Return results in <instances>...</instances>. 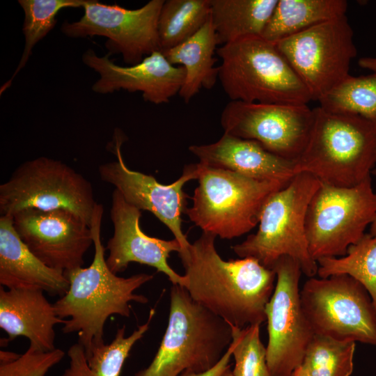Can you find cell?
Returning a JSON list of instances; mask_svg holds the SVG:
<instances>
[{
  "instance_id": "cell-1",
  "label": "cell",
  "mask_w": 376,
  "mask_h": 376,
  "mask_svg": "<svg viewBox=\"0 0 376 376\" xmlns=\"http://www.w3.org/2000/svg\"><path fill=\"white\" fill-rule=\"evenodd\" d=\"M217 236L203 232L181 260L186 288L191 298L227 322L242 328L266 321L265 307L275 288L274 269L253 258L224 260Z\"/></svg>"
},
{
  "instance_id": "cell-2",
  "label": "cell",
  "mask_w": 376,
  "mask_h": 376,
  "mask_svg": "<svg viewBox=\"0 0 376 376\" xmlns=\"http://www.w3.org/2000/svg\"><path fill=\"white\" fill-rule=\"evenodd\" d=\"M103 212L102 205L97 203L90 225L95 249L91 264L64 272L69 288L53 304L59 318H69L65 319L63 332H78V342L86 352L105 344L104 324L111 315L128 318L130 302L148 303L146 296L135 291L154 278L146 273L121 277L109 269L100 236Z\"/></svg>"
},
{
  "instance_id": "cell-3",
  "label": "cell",
  "mask_w": 376,
  "mask_h": 376,
  "mask_svg": "<svg viewBox=\"0 0 376 376\" xmlns=\"http://www.w3.org/2000/svg\"><path fill=\"white\" fill-rule=\"evenodd\" d=\"M306 146L294 162L295 174L308 173L321 183L352 187L370 177L376 163V128L354 114L313 108Z\"/></svg>"
},
{
  "instance_id": "cell-4",
  "label": "cell",
  "mask_w": 376,
  "mask_h": 376,
  "mask_svg": "<svg viewBox=\"0 0 376 376\" xmlns=\"http://www.w3.org/2000/svg\"><path fill=\"white\" fill-rule=\"evenodd\" d=\"M232 342L231 326L173 285L168 324L150 364L134 376H180L212 368Z\"/></svg>"
},
{
  "instance_id": "cell-5",
  "label": "cell",
  "mask_w": 376,
  "mask_h": 376,
  "mask_svg": "<svg viewBox=\"0 0 376 376\" xmlns=\"http://www.w3.org/2000/svg\"><path fill=\"white\" fill-rule=\"evenodd\" d=\"M219 80L230 101L307 104L310 94L275 43L262 37L217 48Z\"/></svg>"
},
{
  "instance_id": "cell-6",
  "label": "cell",
  "mask_w": 376,
  "mask_h": 376,
  "mask_svg": "<svg viewBox=\"0 0 376 376\" xmlns=\"http://www.w3.org/2000/svg\"><path fill=\"white\" fill-rule=\"evenodd\" d=\"M320 184L308 173L296 174L266 201L256 233L233 246V251L241 258H255L272 269L281 257L289 256L297 261L302 274L308 278L317 275L318 263L311 257L308 246L306 216Z\"/></svg>"
},
{
  "instance_id": "cell-7",
  "label": "cell",
  "mask_w": 376,
  "mask_h": 376,
  "mask_svg": "<svg viewBox=\"0 0 376 376\" xmlns=\"http://www.w3.org/2000/svg\"><path fill=\"white\" fill-rule=\"evenodd\" d=\"M198 165V185L192 205L185 213L203 232L222 239L238 237L254 228L268 198L288 184Z\"/></svg>"
},
{
  "instance_id": "cell-8",
  "label": "cell",
  "mask_w": 376,
  "mask_h": 376,
  "mask_svg": "<svg viewBox=\"0 0 376 376\" xmlns=\"http://www.w3.org/2000/svg\"><path fill=\"white\" fill-rule=\"evenodd\" d=\"M86 178L63 162L40 157L24 162L0 185V214L27 208L71 211L91 225L95 205Z\"/></svg>"
},
{
  "instance_id": "cell-9",
  "label": "cell",
  "mask_w": 376,
  "mask_h": 376,
  "mask_svg": "<svg viewBox=\"0 0 376 376\" xmlns=\"http://www.w3.org/2000/svg\"><path fill=\"white\" fill-rule=\"evenodd\" d=\"M376 219V192L371 177L352 187L321 183L306 216V235L311 257H342L366 234Z\"/></svg>"
},
{
  "instance_id": "cell-10",
  "label": "cell",
  "mask_w": 376,
  "mask_h": 376,
  "mask_svg": "<svg viewBox=\"0 0 376 376\" xmlns=\"http://www.w3.org/2000/svg\"><path fill=\"white\" fill-rule=\"evenodd\" d=\"M300 301L315 334L376 346V308L368 290L352 276L308 278Z\"/></svg>"
},
{
  "instance_id": "cell-11",
  "label": "cell",
  "mask_w": 376,
  "mask_h": 376,
  "mask_svg": "<svg viewBox=\"0 0 376 376\" xmlns=\"http://www.w3.org/2000/svg\"><path fill=\"white\" fill-rule=\"evenodd\" d=\"M345 15L315 25L275 43L308 90L319 101L349 75L357 54Z\"/></svg>"
},
{
  "instance_id": "cell-12",
  "label": "cell",
  "mask_w": 376,
  "mask_h": 376,
  "mask_svg": "<svg viewBox=\"0 0 376 376\" xmlns=\"http://www.w3.org/2000/svg\"><path fill=\"white\" fill-rule=\"evenodd\" d=\"M272 269L276 282L265 307L267 361L273 376H292L301 366L315 334L300 301L299 264L289 256H282Z\"/></svg>"
},
{
  "instance_id": "cell-13",
  "label": "cell",
  "mask_w": 376,
  "mask_h": 376,
  "mask_svg": "<svg viewBox=\"0 0 376 376\" xmlns=\"http://www.w3.org/2000/svg\"><path fill=\"white\" fill-rule=\"evenodd\" d=\"M164 0H151L136 9L88 0L84 15L74 22L63 23L61 30L70 38L95 36L107 38L109 53H119L130 65L160 51L158 20Z\"/></svg>"
},
{
  "instance_id": "cell-14",
  "label": "cell",
  "mask_w": 376,
  "mask_h": 376,
  "mask_svg": "<svg viewBox=\"0 0 376 376\" xmlns=\"http://www.w3.org/2000/svg\"><path fill=\"white\" fill-rule=\"evenodd\" d=\"M313 116L308 104L230 101L220 122L224 133L254 140L272 153L295 162L306 146Z\"/></svg>"
},
{
  "instance_id": "cell-15",
  "label": "cell",
  "mask_w": 376,
  "mask_h": 376,
  "mask_svg": "<svg viewBox=\"0 0 376 376\" xmlns=\"http://www.w3.org/2000/svg\"><path fill=\"white\" fill-rule=\"evenodd\" d=\"M113 146L117 159L98 167L101 180L113 185L130 205L153 214L173 233L180 244V259L187 257L191 243L182 229V214L185 212L188 195L185 185L197 180L198 165H186L181 176L173 183L163 185L155 177L128 168L125 163L121 146L125 139L120 131L115 132Z\"/></svg>"
},
{
  "instance_id": "cell-16",
  "label": "cell",
  "mask_w": 376,
  "mask_h": 376,
  "mask_svg": "<svg viewBox=\"0 0 376 376\" xmlns=\"http://www.w3.org/2000/svg\"><path fill=\"white\" fill-rule=\"evenodd\" d=\"M12 217L20 239L46 265L64 272L83 266L93 240L91 226L80 217L63 209L27 208Z\"/></svg>"
},
{
  "instance_id": "cell-17",
  "label": "cell",
  "mask_w": 376,
  "mask_h": 376,
  "mask_svg": "<svg viewBox=\"0 0 376 376\" xmlns=\"http://www.w3.org/2000/svg\"><path fill=\"white\" fill-rule=\"evenodd\" d=\"M141 211L128 203L115 189L110 210L113 234L106 246L109 269L117 274L125 270L130 263H138L164 274L173 285L184 287L185 276L178 274L168 263L171 252H181L180 244L175 238L165 240L147 235L141 229Z\"/></svg>"
},
{
  "instance_id": "cell-18",
  "label": "cell",
  "mask_w": 376,
  "mask_h": 376,
  "mask_svg": "<svg viewBox=\"0 0 376 376\" xmlns=\"http://www.w3.org/2000/svg\"><path fill=\"white\" fill-rule=\"evenodd\" d=\"M110 54L100 56L89 49L82 56L86 65L100 75L92 86L97 93L107 94L119 90L139 91L144 100L155 104L169 102L179 93L185 79L182 66L171 63L161 51H155L140 63L122 66L114 63Z\"/></svg>"
},
{
  "instance_id": "cell-19",
  "label": "cell",
  "mask_w": 376,
  "mask_h": 376,
  "mask_svg": "<svg viewBox=\"0 0 376 376\" xmlns=\"http://www.w3.org/2000/svg\"><path fill=\"white\" fill-rule=\"evenodd\" d=\"M188 150L201 164L229 170L258 180L289 183L295 162L277 156L258 142L224 133L215 142L191 145Z\"/></svg>"
},
{
  "instance_id": "cell-20",
  "label": "cell",
  "mask_w": 376,
  "mask_h": 376,
  "mask_svg": "<svg viewBox=\"0 0 376 376\" xmlns=\"http://www.w3.org/2000/svg\"><path fill=\"white\" fill-rule=\"evenodd\" d=\"M54 305L38 288H0V327L9 341L18 336L29 340V347L49 352L55 347L54 327L64 324Z\"/></svg>"
},
{
  "instance_id": "cell-21",
  "label": "cell",
  "mask_w": 376,
  "mask_h": 376,
  "mask_svg": "<svg viewBox=\"0 0 376 376\" xmlns=\"http://www.w3.org/2000/svg\"><path fill=\"white\" fill-rule=\"evenodd\" d=\"M0 284L8 289L38 288L63 296L69 288L64 272L49 267L20 239L13 217L0 216Z\"/></svg>"
},
{
  "instance_id": "cell-22",
  "label": "cell",
  "mask_w": 376,
  "mask_h": 376,
  "mask_svg": "<svg viewBox=\"0 0 376 376\" xmlns=\"http://www.w3.org/2000/svg\"><path fill=\"white\" fill-rule=\"evenodd\" d=\"M218 45L211 17L191 38L162 52L174 65L185 70V79L179 92L185 103L202 89H211L219 79V66L214 57Z\"/></svg>"
},
{
  "instance_id": "cell-23",
  "label": "cell",
  "mask_w": 376,
  "mask_h": 376,
  "mask_svg": "<svg viewBox=\"0 0 376 376\" xmlns=\"http://www.w3.org/2000/svg\"><path fill=\"white\" fill-rule=\"evenodd\" d=\"M155 314L150 311L147 321L125 336V326L117 329L109 344L92 347L88 352L79 342L68 350L69 366L61 376H120L123 366L132 347L145 335Z\"/></svg>"
},
{
  "instance_id": "cell-24",
  "label": "cell",
  "mask_w": 376,
  "mask_h": 376,
  "mask_svg": "<svg viewBox=\"0 0 376 376\" xmlns=\"http://www.w3.org/2000/svg\"><path fill=\"white\" fill-rule=\"evenodd\" d=\"M278 0H210L218 45L261 37Z\"/></svg>"
},
{
  "instance_id": "cell-25",
  "label": "cell",
  "mask_w": 376,
  "mask_h": 376,
  "mask_svg": "<svg viewBox=\"0 0 376 376\" xmlns=\"http://www.w3.org/2000/svg\"><path fill=\"white\" fill-rule=\"evenodd\" d=\"M345 0H278L262 38L276 43L322 22L345 15Z\"/></svg>"
},
{
  "instance_id": "cell-26",
  "label": "cell",
  "mask_w": 376,
  "mask_h": 376,
  "mask_svg": "<svg viewBox=\"0 0 376 376\" xmlns=\"http://www.w3.org/2000/svg\"><path fill=\"white\" fill-rule=\"evenodd\" d=\"M210 0H166L158 20L162 52L194 36L210 17Z\"/></svg>"
},
{
  "instance_id": "cell-27",
  "label": "cell",
  "mask_w": 376,
  "mask_h": 376,
  "mask_svg": "<svg viewBox=\"0 0 376 376\" xmlns=\"http://www.w3.org/2000/svg\"><path fill=\"white\" fill-rule=\"evenodd\" d=\"M317 263V275L320 278L347 274L361 283L376 308V236L366 233L347 249L344 256L322 258Z\"/></svg>"
},
{
  "instance_id": "cell-28",
  "label": "cell",
  "mask_w": 376,
  "mask_h": 376,
  "mask_svg": "<svg viewBox=\"0 0 376 376\" xmlns=\"http://www.w3.org/2000/svg\"><path fill=\"white\" fill-rule=\"evenodd\" d=\"M318 102L326 110L358 115L376 128V72L358 77L349 75Z\"/></svg>"
},
{
  "instance_id": "cell-29",
  "label": "cell",
  "mask_w": 376,
  "mask_h": 376,
  "mask_svg": "<svg viewBox=\"0 0 376 376\" xmlns=\"http://www.w3.org/2000/svg\"><path fill=\"white\" fill-rule=\"evenodd\" d=\"M88 0H19L24 15L22 31L25 42L18 65L12 77L1 87L2 94L8 89L17 73L25 66L33 47L54 27L56 17L65 8H79Z\"/></svg>"
},
{
  "instance_id": "cell-30",
  "label": "cell",
  "mask_w": 376,
  "mask_h": 376,
  "mask_svg": "<svg viewBox=\"0 0 376 376\" xmlns=\"http://www.w3.org/2000/svg\"><path fill=\"white\" fill-rule=\"evenodd\" d=\"M355 347L353 341L315 334L300 368L306 376H350Z\"/></svg>"
},
{
  "instance_id": "cell-31",
  "label": "cell",
  "mask_w": 376,
  "mask_h": 376,
  "mask_svg": "<svg viewBox=\"0 0 376 376\" xmlns=\"http://www.w3.org/2000/svg\"><path fill=\"white\" fill-rule=\"evenodd\" d=\"M260 324L242 328L231 326L234 376H273L267 361L266 347L260 339Z\"/></svg>"
},
{
  "instance_id": "cell-32",
  "label": "cell",
  "mask_w": 376,
  "mask_h": 376,
  "mask_svg": "<svg viewBox=\"0 0 376 376\" xmlns=\"http://www.w3.org/2000/svg\"><path fill=\"white\" fill-rule=\"evenodd\" d=\"M64 356L61 349L42 352L29 347L16 360L0 363V376H45Z\"/></svg>"
},
{
  "instance_id": "cell-33",
  "label": "cell",
  "mask_w": 376,
  "mask_h": 376,
  "mask_svg": "<svg viewBox=\"0 0 376 376\" xmlns=\"http://www.w3.org/2000/svg\"><path fill=\"white\" fill-rule=\"evenodd\" d=\"M231 357L232 348L230 345L220 361L212 368L201 373L185 371L180 376H221L222 373L230 366L229 363Z\"/></svg>"
},
{
  "instance_id": "cell-34",
  "label": "cell",
  "mask_w": 376,
  "mask_h": 376,
  "mask_svg": "<svg viewBox=\"0 0 376 376\" xmlns=\"http://www.w3.org/2000/svg\"><path fill=\"white\" fill-rule=\"evenodd\" d=\"M358 64L361 68L372 70L376 72V58L362 57L358 61Z\"/></svg>"
},
{
  "instance_id": "cell-35",
  "label": "cell",
  "mask_w": 376,
  "mask_h": 376,
  "mask_svg": "<svg viewBox=\"0 0 376 376\" xmlns=\"http://www.w3.org/2000/svg\"><path fill=\"white\" fill-rule=\"evenodd\" d=\"M20 354L15 352L1 350L0 351V363H8L16 360Z\"/></svg>"
},
{
  "instance_id": "cell-36",
  "label": "cell",
  "mask_w": 376,
  "mask_h": 376,
  "mask_svg": "<svg viewBox=\"0 0 376 376\" xmlns=\"http://www.w3.org/2000/svg\"><path fill=\"white\" fill-rule=\"evenodd\" d=\"M371 173L376 175V169H373ZM369 234L372 236H376V219L370 225Z\"/></svg>"
},
{
  "instance_id": "cell-37",
  "label": "cell",
  "mask_w": 376,
  "mask_h": 376,
  "mask_svg": "<svg viewBox=\"0 0 376 376\" xmlns=\"http://www.w3.org/2000/svg\"><path fill=\"white\" fill-rule=\"evenodd\" d=\"M292 376H306L305 374L303 373L302 370L301 369L300 366L297 368L294 373H292Z\"/></svg>"
},
{
  "instance_id": "cell-38",
  "label": "cell",
  "mask_w": 376,
  "mask_h": 376,
  "mask_svg": "<svg viewBox=\"0 0 376 376\" xmlns=\"http://www.w3.org/2000/svg\"><path fill=\"white\" fill-rule=\"evenodd\" d=\"M221 376H234L233 374V371L230 369V366H229L223 373Z\"/></svg>"
}]
</instances>
